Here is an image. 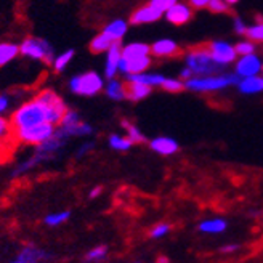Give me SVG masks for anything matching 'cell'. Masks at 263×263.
<instances>
[{
	"instance_id": "6da1fadb",
	"label": "cell",
	"mask_w": 263,
	"mask_h": 263,
	"mask_svg": "<svg viewBox=\"0 0 263 263\" xmlns=\"http://www.w3.org/2000/svg\"><path fill=\"white\" fill-rule=\"evenodd\" d=\"M66 111H68V108H66L63 100L53 104H47L39 100L37 97H34L32 100L26 101L23 106H20L11 114L10 122H11L13 130L31 127L41 122H51L57 125V124H61V119Z\"/></svg>"
},
{
	"instance_id": "7a4b0ae2",
	"label": "cell",
	"mask_w": 263,
	"mask_h": 263,
	"mask_svg": "<svg viewBox=\"0 0 263 263\" xmlns=\"http://www.w3.org/2000/svg\"><path fill=\"white\" fill-rule=\"evenodd\" d=\"M239 76L236 72H220L212 76H193L185 81V87L193 93H217V91L236 87L239 84Z\"/></svg>"
},
{
	"instance_id": "3957f363",
	"label": "cell",
	"mask_w": 263,
	"mask_h": 263,
	"mask_svg": "<svg viewBox=\"0 0 263 263\" xmlns=\"http://www.w3.org/2000/svg\"><path fill=\"white\" fill-rule=\"evenodd\" d=\"M185 66L193 71L194 76H212L225 72L227 68L217 63L210 53L207 45H197L190 48L185 53Z\"/></svg>"
},
{
	"instance_id": "277c9868",
	"label": "cell",
	"mask_w": 263,
	"mask_h": 263,
	"mask_svg": "<svg viewBox=\"0 0 263 263\" xmlns=\"http://www.w3.org/2000/svg\"><path fill=\"white\" fill-rule=\"evenodd\" d=\"M69 90L79 97H95L104 90V79L97 71H87L72 76L68 82Z\"/></svg>"
},
{
	"instance_id": "5b68a950",
	"label": "cell",
	"mask_w": 263,
	"mask_h": 263,
	"mask_svg": "<svg viewBox=\"0 0 263 263\" xmlns=\"http://www.w3.org/2000/svg\"><path fill=\"white\" fill-rule=\"evenodd\" d=\"M20 53L23 57H28L35 61H42L48 66L53 64L57 55H55V48L48 41L41 37H28L24 39L20 45Z\"/></svg>"
},
{
	"instance_id": "8992f818",
	"label": "cell",
	"mask_w": 263,
	"mask_h": 263,
	"mask_svg": "<svg viewBox=\"0 0 263 263\" xmlns=\"http://www.w3.org/2000/svg\"><path fill=\"white\" fill-rule=\"evenodd\" d=\"M55 124L51 122H41L31 127H24L20 130H13L15 132V138L21 143H28V144H41L50 137H53L55 134Z\"/></svg>"
},
{
	"instance_id": "52a82bcc",
	"label": "cell",
	"mask_w": 263,
	"mask_h": 263,
	"mask_svg": "<svg viewBox=\"0 0 263 263\" xmlns=\"http://www.w3.org/2000/svg\"><path fill=\"white\" fill-rule=\"evenodd\" d=\"M207 48L210 50V53H212L214 60L217 63H220L221 66H228L234 64L236 60H238V51H236V47L227 41H210L209 44H205Z\"/></svg>"
},
{
	"instance_id": "ba28073f",
	"label": "cell",
	"mask_w": 263,
	"mask_h": 263,
	"mask_svg": "<svg viewBox=\"0 0 263 263\" xmlns=\"http://www.w3.org/2000/svg\"><path fill=\"white\" fill-rule=\"evenodd\" d=\"M261 63H263V60L257 53L238 57V60L234 63V72L241 79L258 76V74H261Z\"/></svg>"
},
{
	"instance_id": "9c48e42d",
	"label": "cell",
	"mask_w": 263,
	"mask_h": 263,
	"mask_svg": "<svg viewBox=\"0 0 263 263\" xmlns=\"http://www.w3.org/2000/svg\"><path fill=\"white\" fill-rule=\"evenodd\" d=\"M193 16L194 8L188 2H180V0L164 13V18L174 26H185L193 20Z\"/></svg>"
},
{
	"instance_id": "30bf717a",
	"label": "cell",
	"mask_w": 263,
	"mask_h": 263,
	"mask_svg": "<svg viewBox=\"0 0 263 263\" xmlns=\"http://www.w3.org/2000/svg\"><path fill=\"white\" fill-rule=\"evenodd\" d=\"M161 18H164V13L161 10H157L156 7H153L151 4H146L134 10V13L130 15L128 23L132 26H143V24H153L156 21H159Z\"/></svg>"
},
{
	"instance_id": "8fae6325",
	"label": "cell",
	"mask_w": 263,
	"mask_h": 263,
	"mask_svg": "<svg viewBox=\"0 0 263 263\" xmlns=\"http://www.w3.org/2000/svg\"><path fill=\"white\" fill-rule=\"evenodd\" d=\"M153 64V57L146 55V57H137V58H121L119 63V74L130 76V74H140L144 72L151 68Z\"/></svg>"
},
{
	"instance_id": "7c38bea8",
	"label": "cell",
	"mask_w": 263,
	"mask_h": 263,
	"mask_svg": "<svg viewBox=\"0 0 263 263\" xmlns=\"http://www.w3.org/2000/svg\"><path fill=\"white\" fill-rule=\"evenodd\" d=\"M181 51L180 45L174 39H157L156 42L151 44V57L157 60H164V58H174Z\"/></svg>"
},
{
	"instance_id": "4fadbf2b",
	"label": "cell",
	"mask_w": 263,
	"mask_h": 263,
	"mask_svg": "<svg viewBox=\"0 0 263 263\" xmlns=\"http://www.w3.org/2000/svg\"><path fill=\"white\" fill-rule=\"evenodd\" d=\"M122 58V44L114 42L106 51V61H104V77L112 79L119 74V63Z\"/></svg>"
},
{
	"instance_id": "5bb4252c",
	"label": "cell",
	"mask_w": 263,
	"mask_h": 263,
	"mask_svg": "<svg viewBox=\"0 0 263 263\" xmlns=\"http://www.w3.org/2000/svg\"><path fill=\"white\" fill-rule=\"evenodd\" d=\"M149 148L159 156H174L180 151V143L172 137H156L149 140Z\"/></svg>"
},
{
	"instance_id": "9a60e30c",
	"label": "cell",
	"mask_w": 263,
	"mask_h": 263,
	"mask_svg": "<svg viewBox=\"0 0 263 263\" xmlns=\"http://www.w3.org/2000/svg\"><path fill=\"white\" fill-rule=\"evenodd\" d=\"M241 95H260L263 93V74L242 77L239 79V84L236 85Z\"/></svg>"
},
{
	"instance_id": "2e32d148",
	"label": "cell",
	"mask_w": 263,
	"mask_h": 263,
	"mask_svg": "<svg viewBox=\"0 0 263 263\" xmlns=\"http://www.w3.org/2000/svg\"><path fill=\"white\" fill-rule=\"evenodd\" d=\"M104 93L112 101H124L127 100V84L119 79H108V82L104 84Z\"/></svg>"
},
{
	"instance_id": "e0dca14e",
	"label": "cell",
	"mask_w": 263,
	"mask_h": 263,
	"mask_svg": "<svg viewBox=\"0 0 263 263\" xmlns=\"http://www.w3.org/2000/svg\"><path fill=\"white\" fill-rule=\"evenodd\" d=\"M165 76L161 74V72H140V74H130V76H125V81L127 82H140V84H144V85H149L153 88L162 85Z\"/></svg>"
},
{
	"instance_id": "ac0fdd59",
	"label": "cell",
	"mask_w": 263,
	"mask_h": 263,
	"mask_svg": "<svg viewBox=\"0 0 263 263\" xmlns=\"http://www.w3.org/2000/svg\"><path fill=\"white\" fill-rule=\"evenodd\" d=\"M128 24L130 23H127L125 20L117 18V20H112V21H109L106 26H104L103 32L106 35H109L114 42H121L122 39L125 37L127 31H128Z\"/></svg>"
},
{
	"instance_id": "d6986e66",
	"label": "cell",
	"mask_w": 263,
	"mask_h": 263,
	"mask_svg": "<svg viewBox=\"0 0 263 263\" xmlns=\"http://www.w3.org/2000/svg\"><path fill=\"white\" fill-rule=\"evenodd\" d=\"M125 84H127V100L134 103L143 101L144 98H148L153 93V87L149 85H144L140 82H127V81Z\"/></svg>"
},
{
	"instance_id": "ffe728a7",
	"label": "cell",
	"mask_w": 263,
	"mask_h": 263,
	"mask_svg": "<svg viewBox=\"0 0 263 263\" xmlns=\"http://www.w3.org/2000/svg\"><path fill=\"white\" fill-rule=\"evenodd\" d=\"M151 55V45L144 42H130L122 45V57L124 58H137V57H146Z\"/></svg>"
},
{
	"instance_id": "44dd1931",
	"label": "cell",
	"mask_w": 263,
	"mask_h": 263,
	"mask_svg": "<svg viewBox=\"0 0 263 263\" xmlns=\"http://www.w3.org/2000/svg\"><path fill=\"white\" fill-rule=\"evenodd\" d=\"M112 44H114L112 39L101 31L100 34H97V35L90 41L88 48H90V51H91V53H93V55H98V53H106V51L111 48V45H112Z\"/></svg>"
},
{
	"instance_id": "7402d4cb",
	"label": "cell",
	"mask_w": 263,
	"mask_h": 263,
	"mask_svg": "<svg viewBox=\"0 0 263 263\" xmlns=\"http://www.w3.org/2000/svg\"><path fill=\"white\" fill-rule=\"evenodd\" d=\"M197 228H199L201 233H205V234H220L223 231H227L228 223L223 218H209V220L201 221Z\"/></svg>"
},
{
	"instance_id": "603a6c76",
	"label": "cell",
	"mask_w": 263,
	"mask_h": 263,
	"mask_svg": "<svg viewBox=\"0 0 263 263\" xmlns=\"http://www.w3.org/2000/svg\"><path fill=\"white\" fill-rule=\"evenodd\" d=\"M61 128H63V132L69 138H74V137H90V135H93V132H95L93 125H90V124H87L84 121L77 122V124H74L71 127H61Z\"/></svg>"
},
{
	"instance_id": "cb8c5ba5",
	"label": "cell",
	"mask_w": 263,
	"mask_h": 263,
	"mask_svg": "<svg viewBox=\"0 0 263 263\" xmlns=\"http://www.w3.org/2000/svg\"><path fill=\"white\" fill-rule=\"evenodd\" d=\"M20 55V45L11 42L0 44V68H4L11 60H15Z\"/></svg>"
},
{
	"instance_id": "d4e9b609",
	"label": "cell",
	"mask_w": 263,
	"mask_h": 263,
	"mask_svg": "<svg viewBox=\"0 0 263 263\" xmlns=\"http://www.w3.org/2000/svg\"><path fill=\"white\" fill-rule=\"evenodd\" d=\"M121 125L125 130V135L130 138V141L134 143V144H141V143L146 141V137H144V134L140 130V127L135 125L134 122H130L127 119H122L121 121Z\"/></svg>"
},
{
	"instance_id": "484cf974",
	"label": "cell",
	"mask_w": 263,
	"mask_h": 263,
	"mask_svg": "<svg viewBox=\"0 0 263 263\" xmlns=\"http://www.w3.org/2000/svg\"><path fill=\"white\" fill-rule=\"evenodd\" d=\"M108 144H109V148L114 149V151H121V153H125L128 151L132 146H134V143L130 141V138L125 135H119V134H111L109 138H108Z\"/></svg>"
},
{
	"instance_id": "4316f807",
	"label": "cell",
	"mask_w": 263,
	"mask_h": 263,
	"mask_svg": "<svg viewBox=\"0 0 263 263\" xmlns=\"http://www.w3.org/2000/svg\"><path fill=\"white\" fill-rule=\"evenodd\" d=\"M161 88L167 93H181V91H185L186 87H185V81L180 77H167L164 79V82L161 85Z\"/></svg>"
},
{
	"instance_id": "83f0119b",
	"label": "cell",
	"mask_w": 263,
	"mask_h": 263,
	"mask_svg": "<svg viewBox=\"0 0 263 263\" xmlns=\"http://www.w3.org/2000/svg\"><path fill=\"white\" fill-rule=\"evenodd\" d=\"M74 55H76V51H74V48H69V50H66V51H63V53H60L57 58H55V61H53V69H55V72H64V69L68 68V64L72 61V58H74Z\"/></svg>"
},
{
	"instance_id": "f1b7e54d",
	"label": "cell",
	"mask_w": 263,
	"mask_h": 263,
	"mask_svg": "<svg viewBox=\"0 0 263 263\" xmlns=\"http://www.w3.org/2000/svg\"><path fill=\"white\" fill-rule=\"evenodd\" d=\"M246 37L254 41L255 44H263V20H258L254 24H249Z\"/></svg>"
},
{
	"instance_id": "f546056e",
	"label": "cell",
	"mask_w": 263,
	"mask_h": 263,
	"mask_svg": "<svg viewBox=\"0 0 263 263\" xmlns=\"http://www.w3.org/2000/svg\"><path fill=\"white\" fill-rule=\"evenodd\" d=\"M11 137H15V134H13V127H11L10 119H7V117H0V146H4Z\"/></svg>"
},
{
	"instance_id": "4dcf8cb0",
	"label": "cell",
	"mask_w": 263,
	"mask_h": 263,
	"mask_svg": "<svg viewBox=\"0 0 263 263\" xmlns=\"http://www.w3.org/2000/svg\"><path fill=\"white\" fill-rule=\"evenodd\" d=\"M236 47V51H238V57H242V55H251V53H255L257 51V44L251 39H242L238 44L234 45Z\"/></svg>"
},
{
	"instance_id": "1f68e13d",
	"label": "cell",
	"mask_w": 263,
	"mask_h": 263,
	"mask_svg": "<svg viewBox=\"0 0 263 263\" xmlns=\"http://www.w3.org/2000/svg\"><path fill=\"white\" fill-rule=\"evenodd\" d=\"M207 10L212 11L214 15H223V13H230L231 5L227 2V0H210Z\"/></svg>"
},
{
	"instance_id": "d6a6232c",
	"label": "cell",
	"mask_w": 263,
	"mask_h": 263,
	"mask_svg": "<svg viewBox=\"0 0 263 263\" xmlns=\"http://www.w3.org/2000/svg\"><path fill=\"white\" fill-rule=\"evenodd\" d=\"M71 217V212H68V210H64V212H57V214H50L45 217V225L48 227H58L61 225V223H64L66 220H68Z\"/></svg>"
},
{
	"instance_id": "836d02e7",
	"label": "cell",
	"mask_w": 263,
	"mask_h": 263,
	"mask_svg": "<svg viewBox=\"0 0 263 263\" xmlns=\"http://www.w3.org/2000/svg\"><path fill=\"white\" fill-rule=\"evenodd\" d=\"M106 252H108V249L104 247V246H98L95 249H91V251L87 254V261H100L103 260L104 257H106Z\"/></svg>"
},
{
	"instance_id": "e575fe53",
	"label": "cell",
	"mask_w": 263,
	"mask_h": 263,
	"mask_svg": "<svg viewBox=\"0 0 263 263\" xmlns=\"http://www.w3.org/2000/svg\"><path fill=\"white\" fill-rule=\"evenodd\" d=\"M247 28H249V24L246 23L244 18H241V16H234L233 18V31L238 35H246Z\"/></svg>"
},
{
	"instance_id": "d590c367",
	"label": "cell",
	"mask_w": 263,
	"mask_h": 263,
	"mask_svg": "<svg viewBox=\"0 0 263 263\" xmlns=\"http://www.w3.org/2000/svg\"><path fill=\"white\" fill-rule=\"evenodd\" d=\"M170 231V225L168 223H159V225H156L153 230H151V238L153 239H161L164 236Z\"/></svg>"
},
{
	"instance_id": "8d00e7d4",
	"label": "cell",
	"mask_w": 263,
	"mask_h": 263,
	"mask_svg": "<svg viewBox=\"0 0 263 263\" xmlns=\"http://www.w3.org/2000/svg\"><path fill=\"white\" fill-rule=\"evenodd\" d=\"M93 149H95V141H85V143H82L81 146L77 148V151H76V159H82L84 156L90 154Z\"/></svg>"
},
{
	"instance_id": "74e56055",
	"label": "cell",
	"mask_w": 263,
	"mask_h": 263,
	"mask_svg": "<svg viewBox=\"0 0 263 263\" xmlns=\"http://www.w3.org/2000/svg\"><path fill=\"white\" fill-rule=\"evenodd\" d=\"M178 0H149V4L153 7H156L157 10H161L162 13H165L170 7H174Z\"/></svg>"
},
{
	"instance_id": "f35d334b",
	"label": "cell",
	"mask_w": 263,
	"mask_h": 263,
	"mask_svg": "<svg viewBox=\"0 0 263 263\" xmlns=\"http://www.w3.org/2000/svg\"><path fill=\"white\" fill-rule=\"evenodd\" d=\"M11 104V97L8 93H0V114H4Z\"/></svg>"
},
{
	"instance_id": "ab89813d",
	"label": "cell",
	"mask_w": 263,
	"mask_h": 263,
	"mask_svg": "<svg viewBox=\"0 0 263 263\" xmlns=\"http://www.w3.org/2000/svg\"><path fill=\"white\" fill-rule=\"evenodd\" d=\"M188 4L194 8V10H204L209 7L210 0H188Z\"/></svg>"
},
{
	"instance_id": "60d3db41",
	"label": "cell",
	"mask_w": 263,
	"mask_h": 263,
	"mask_svg": "<svg viewBox=\"0 0 263 263\" xmlns=\"http://www.w3.org/2000/svg\"><path fill=\"white\" fill-rule=\"evenodd\" d=\"M193 76H194V74H193V71L188 68V66H185V68H181L180 72H178V77L183 79V81H188V79H191Z\"/></svg>"
},
{
	"instance_id": "b9f144b4",
	"label": "cell",
	"mask_w": 263,
	"mask_h": 263,
	"mask_svg": "<svg viewBox=\"0 0 263 263\" xmlns=\"http://www.w3.org/2000/svg\"><path fill=\"white\" fill-rule=\"evenodd\" d=\"M236 251H239V246L238 244H228V246H223L220 249V252H223V254H233Z\"/></svg>"
},
{
	"instance_id": "7bdbcfd3",
	"label": "cell",
	"mask_w": 263,
	"mask_h": 263,
	"mask_svg": "<svg viewBox=\"0 0 263 263\" xmlns=\"http://www.w3.org/2000/svg\"><path fill=\"white\" fill-rule=\"evenodd\" d=\"M101 193H103V188H101V186H95L93 190L90 191L88 197H90V199H95V197H98V196H100Z\"/></svg>"
},
{
	"instance_id": "ee69618b",
	"label": "cell",
	"mask_w": 263,
	"mask_h": 263,
	"mask_svg": "<svg viewBox=\"0 0 263 263\" xmlns=\"http://www.w3.org/2000/svg\"><path fill=\"white\" fill-rule=\"evenodd\" d=\"M227 2H228L230 5H236V4H239V0H227Z\"/></svg>"
},
{
	"instance_id": "f6af8a7d",
	"label": "cell",
	"mask_w": 263,
	"mask_h": 263,
	"mask_svg": "<svg viewBox=\"0 0 263 263\" xmlns=\"http://www.w3.org/2000/svg\"><path fill=\"white\" fill-rule=\"evenodd\" d=\"M11 263H26V261H24V260H21V258H20V260H16V261H11Z\"/></svg>"
},
{
	"instance_id": "bcb514c9",
	"label": "cell",
	"mask_w": 263,
	"mask_h": 263,
	"mask_svg": "<svg viewBox=\"0 0 263 263\" xmlns=\"http://www.w3.org/2000/svg\"><path fill=\"white\" fill-rule=\"evenodd\" d=\"M261 74H263V63H261Z\"/></svg>"
}]
</instances>
